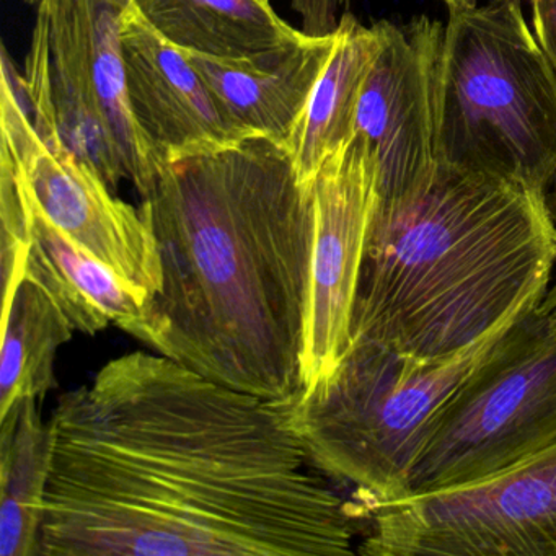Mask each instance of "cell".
<instances>
[{
  "label": "cell",
  "instance_id": "obj_1",
  "mask_svg": "<svg viewBox=\"0 0 556 556\" xmlns=\"http://www.w3.org/2000/svg\"><path fill=\"white\" fill-rule=\"evenodd\" d=\"M40 556H344L356 517L288 408L177 361L116 357L50 419Z\"/></svg>",
  "mask_w": 556,
  "mask_h": 556
},
{
  "label": "cell",
  "instance_id": "obj_2",
  "mask_svg": "<svg viewBox=\"0 0 556 556\" xmlns=\"http://www.w3.org/2000/svg\"><path fill=\"white\" fill-rule=\"evenodd\" d=\"M162 288L126 333L220 386L288 405L302 390L315 216L291 152L250 136L161 165L142 198Z\"/></svg>",
  "mask_w": 556,
  "mask_h": 556
},
{
  "label": "cell",
  "instance_id": "obj_3",
  "mask_svg": "<svg viewBox=\"0 0 556 556\" xmlns=\"http://www.w3.org/2000/svg\"><path fill=\"white\" fill-rule=\"evenodd\" d=\"M555 263L546 194L438 164L418 190L377 200L351 340L455 356L535 305Z\"/></svg>",
  "mask_w": 556,
  "mask_h": 556
},
{
  "label": "cell",
  "instance_id": "obj_4",
  "mask_svg": "<svg viewBox=\"0 0 556 556\" xmlns=\"http://www.w3.org/2000/svg\"><path fill=\"white\" fill-rule=\"evenodd\" d=\"M438 164L546 194L556 178V70L522 0L448 11Z\"/></svg>",
  "mask_w": 556,
  "mask_h": 556
},
{
  "label": "cell",
  "instance_id": "obj_5",
  "mask_svg": "<svg viewBox=\"0 0 556 556\" xmlns=\"http://www.w3.org/2000/svg\"><path fill=\"white\" fill-rule=\"evenodd\" d=\"M514 321L444 359L354 337L330 374L286 405L315 467L356 486L363 507L405 496L442 406Z\"/></svg>",
  "mask_w": 556,
  "mask_h": 556
},
{
  "label": "cell",
  "instance_id": "obj_6",
  "mask_svg": "<svg viewBox=\"0 0 556 556\" xmlns=\"http://www.w3.org/2000/svg\"><path fill=\"white\" fill-rule=\"evenodd\" d=\"M556 442V308L536 302L448 396L408 481L429 493L500 473Z\"/></svg>",
  "mask_w": 556,
  "mask_h": 556
},
{
  "label": "cell",
  "instance_id": "obj_7",
  "mask_svg": "<svg viewBox=\"0 0 556 556\" xmlns=\"http://www.w3.org/2000/svg\"><path fill=\"white\" fill-rule=\"evenodd\" d=\"M366 556H556V442L473 483L364 506Z\"/></svg>",
  "mask_w": 556,
  "mask_h": 556
},
{
  "label": "cell",
  "instance_id": "obj_8",
  "mask_svg": "<svg viewBox=\"0 0 556 556\" xmlns=\"http://www.w3.org/2000/svg\"><path fill=\"white\" fill-rule=\"evenodd\" d=\"M2 159L28 203L71 242L109 266L146 301L162 288L161 256L139 207L113 194L102 175L64 142L53 118L31 115L24 77L2 54Z\"/></svg>",
  "mask_w": 556,
  "mask_h": 556
},
{
  "label": "cell",
  "instance_id": "obj_9",
  "mask_svg": "<svg viewBox=\"0 0 556 556\" xmlns=\"http://www.w3.org/2000/svg\"><path fill=\"white\" fill-rule=\"evenodd\" d=\"M377 24L382 47L361 92L356 132L376 159L380 200H392L428 184L438 168L445 27L428 15Z\"/></svg>",
  "mask_w": 556,
  "mask_h": 556
},
{
  "label": "cell",
  "instance_id": "obj_10",
  "mask_svg": "<svg viewBox=\"0 0 556 556\" xmlns=\"http://www.w3.org/2000/svg\"><path fill=\"white\" fill-rule=\"evenodd\" d=\"M377 200L376 159L363 136L354 132L328 155L312 184L315 233L302 390L330 374L350 346Z\"/></svg>",
  "mask_w": 556,
  "mask_h": 556
},
{
  "label": "cell",
  "instance_id": "obj_11",
  "mask_svg": "<svg viewBox=\"0 0 556 556\" xmlns=\"http://www.w3.org/2000/svg\"><path fill=\"white\" fill-rule=\"evenodd\" d=\"M119 37L132 113L161 165L258 136L226 109L185 50L162 37L132 0L123 11Z\"/></svg>",
  "mask_w": 556,
  "mask_h": 556
},
{
  "label": "cell",
  "instance_id": "obj_12",
  "mask_svg": "<svg viewBox=\"0 0 556 556\" xmlns=\"http://www.w3.org/2000/svg\"><path fill=\"white\" fill-rule=\"evenodd\" d=\"M334 31L237 58L185 51L226 109L253 135L288 146L330 58Z\"/></svg>",
  "mask_w": 556,
  "mask_h": 556
},
{
  "label": "cell",
  "instance_id": "obj_13",
  "mask_svg": "<svg viewBox=\"0 0 556 556\" xmlns=\"http://www.w3.org/2000/svg\"><path fill=\"white\" fill-rule=\"evenodd\" d=\"M37 9L31 43L43 56L58 129L67 148L115 190L128 181V172L93 87L89 0H45Z\"/></svg>",
  "mask_w": 556,
  "mask_h": 556
},
{
  "label": "cell",
  "instance_id": "obj_14",
  "mask_svg": "<svg viewBox=\"0 0 556 556\" xmlns=\"http://www.w3.org/2000/svg\"><path fill=\"white\" fill-rule=\"evenodd\" d=\"M380 47L382 34L377 22L366 27L353 14L341 15L333 50L286 146L307 190L328 155L356 132L361 92Z\"/></svg>",
  "mask_w": 556,
  "mask_h": 556
},
{
  "label": "cell",
  "instance_id": "obj_15",
  "mask_svg": "<svg viewBox=\"0 0 556 556\" xmlns=\"http://www.w3.org/2000/svg\"><path fill=\"white\" fill-rule=\"evenodd\" d=\"M28 206L31 227L25 276L50 292L74 330L97 334L109 325L125 330L141 317L146 302L141 292L71 242L30 203Z\"/></svg>",
  "mask_w": 556,
  "mask_h": 556
},
{
  "label": "cell",
  "instance_id": "obj_16",
  "mask_svg": "<svg viewBox=\"0 0 556 556\" xmlns=\"http://www.w3.org/2000/svg\"><path fill=\"white\" fill-rule=\"evenodd\" d=\"M146 21L185 51L247 56L304 37L269 0H132Z\"/></svg>",
  "mask_w": 556,
  "mask_h": 556
},
{
  "label": "cell",
  "instance_id": "obj_17",
  "mask_svg": "<svg viewBox=\"0 0 556 556\" xmlns=\"http://www.w3.org/2000/svg\"><path fill=\"white\" fill-rule=\"evenodd\" d=\"M37 399L0 416V556H40L51 470V429Z\"/></svg>",
  "mask_w": 556,
  "mask_h": 556
},
{
  "label": "cell",
  "instance_id": "obj_18",
  "mask_svg": "<svg viewBox=\"0 0 556 556\" xmlns=\"http://www.w3.org/2000/svg\"><path fill=\"white\" fill-rule=\"evenodd\" d=\"M0 354V416L25 399H43L56 386L58 351L74 327L50 292L24 276L4 295Z\"/></svg>",
  "mask_w": 556,
  "mask_h": 556
},
{
  "label": "cell",
  "instance_id": "obj_19",
  "mask_svg": "<svg viewBox=\"0 0 556 556\" xmlns=\"http://www.w3.org/2000/svg\"><path fill=\"white\" fill-rule=\"evenodd\" d=\"M129 0H89V53L93 87L123 164L141 198L157 181L161 162L136 122L126 83L119 21Z\"/></svg>",
  "mask_w": 556,
  "mask_h": 556
},
{
  "label": "cell",
  "instance_id": "obj_20",
  "mask_svg": "<svg viewBox=\"0 0 556 556\" xmlns=\"http://www.w3.org/2000/svg\"><path fill=\"white\" fill-rule=\"evenodd\" d=\"M351 0H292V11L301 17L302 31L312 37H327L340 24V11L346 9Z\"/></svg>",
  "mask_w": 556,
  "mask_h": 556
},
{
  "label": "cell",
  "instance_id": "obj_21",
  "mask_svg": "<svg viewBox=\"0 0 556 556\" xmlns=\"http://www.w3.org/2000/svg\"><path fill=\"white\" fill-rule=\"evenodd\" d=\"M532 28L548 60L556 70V0H529Z\"/></svg>",
  "mask_w": 556,
  "mask_h": 556
},
{
  "label": "cell",
  "instance_id": "obj_22",
  "mask_svg": "<svg viewBox=\"0 0 556 556\" xmlns=\"http://www.w3.org/2000/svg\"><path fill=\"white\" fill-rule=\"evenodd\" d=\"M546 204H548L549 216H552L553 224L556 229V178L552 187L546 191ZM555 281H549L548 289L543 294L542 301L549 307L556 308V263H555Z\"/></svg>",
  "mask_w": 556,
  "mask_h": 556
},
{
  "label": "cell",
  "instance_id": "obj_23",
  "mask_svg": "<svg viewBox=\"0 0 556 556\" xmlns=\"http://www.w3.org/2000/svg\"><path fill=\"white\" fill-rule=\"evenodd\" d=\"M442 4L447 8V11H455V9L462 8L468 0H439Z\"/></svg>",
  "mask_w": 556,
  "mask_h": 556
},
{
  "label": "cell",
  "instance_id": "obj_24",
  "mask_svg": "<svg viewBox=\"0 0 556 556\" xmlns=\"http://www.w3.org/2000/svg\"><path fill=\"white\" fill-rule=\"evenodd\" d=\"M28 4L35 5V8H38V5L41 4V2H45V0H27Z\"/></svg>",
  "mask_w": 556,
  "mask_h": 556
}]
</instances>
